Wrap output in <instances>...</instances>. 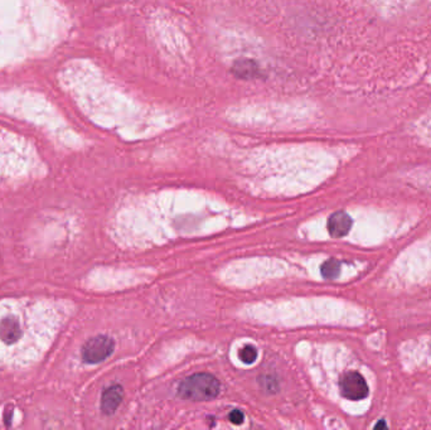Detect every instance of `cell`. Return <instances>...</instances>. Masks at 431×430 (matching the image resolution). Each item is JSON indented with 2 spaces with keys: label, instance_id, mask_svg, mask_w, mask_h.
<instances>
[{
  "label": "cell",
  "instance_id": "cell-1",
  "mask_svg": "<svg viewBox=\"0 0 431 430\" xmlns=\"http://www.w3.org/2000/svg\"><path fill=\"white\" fill-rule=\"evenodd\" d=\"M63 321L60 302L48 298L0 301V367L22 369L45 355Z\"/></svg>",
  "mask_w": 431,
  "mask_h": 430
},
{
  "label": "cell",
  "instance_id": "cell-2",
  "mask_svg": "<svg viewBox=\"0 0 431 430\" xmlns=\"http://www.w3.org/2000/svg\"><path fill=\"white\" fill-rule=\"evenodd\" d=\"M36 166L30 144L21 136L0 130V183L25 177Z\"/></svg>",
  "mask_w": 431,
  "mask_h": 430
},
{
  "label": "cell",
  "instance_id": "cell-3",
  "mask_svg": "<svg viewBox=\"0 0 431 430\" xmlns=\"http://www.w3.org/2000/svg\"><path fill=\"white\" fill-rule=\"evenodd\" d=\"M221 391V384L211 374H196L180 383L178 393L183 399L209 401L215 399Z\"/></svg>",
  "mask_w": 431,
  "mask_h": 430
},
{
  "label": "cell",
  "instance_id": "cell-4",
  "mask_svg": "<svg viewBox=\"0 0 431 430\" xmlns=\"http://www.w3.org/2000/svg\"><path fill=\"white\" fill-rule=\"evenodd\" d=\"M115 343L107 336H97L82 348V360L86 363H98L105 361L114 352Z\"/></svg>",
  "mask_w": 431,
  "mask_h": 430
},
{
  "label": "cell",
  "instance_id": "cell-5",
  "mask_svg": "<svg viewBox=\"0 0 431 430\" xmlns=\"http://www.w3.org/2000/svg\"><path fill=\"white\" fill-rule=\"evenodd\" d=\"M341 391L348 400H362L368 395V385L358 372H348L341 380Z\"/></svg>",
  "mask_w": 431,
  "mask_h": 430
},
{
  "label": "cell",
  "instance_id": "cell-6",
  "mask_svg": "<svg viewBox=\"0 0 431 430\" xmlns=\"http://www.w3.org/2000/svg\"><path fill=\"white\" fill-rule=\"evenodd\" d=\"M352 219L346 212H335L328 219V231L332 237L339 239L350 233Z\"/></svg>",
  "mask_w": 431,
  "mask_h": 430
},
{
  "label": "cell",
  "instance_id": "cell-7",
  "mask_svg": "<svg viewBox=\"0 0 431 430\" xmlns=\"http://www.w3.org/2000/svg\"><path fill=\"white\" fill-rule=\"evenodd\" d=\"M123 398H124V391L121 386L112 385L107 387L103 393V398H101V409L105 414L107 416L114 414L116 409L119 408Z\"/></svg>",
  "mask_w": 431,
  "mask_h": 430
},
{
  "label": "cell",
  "instance_id": "cell-8",
  "mask_svg": "<svg viewBox=\"0 0 431 430\" xmlns=\"http://www.w3.org/2000/svg\"><path fill=\"white\" fill-rule=\"evenodd\" d=\"M233 75L238 76V78L242 80H250L255 78L260 74V69L256 62L251 60H238L235 62L232 68Z\"/></svg>",
  "mask_w": 431,
  "mask_h": 430
},
{
  "label": "cell",
  "instance_id": "cell-9",
  "mask_svg": "<svg viewBox=\"0 0 431 430\" xmlns=\"http://www.w3.org/2000/svg\"><path fill=\"white\" fill-rule=\"evenodd\" d=\"M320 272H322V277H323L324 279H335V278H338L339 274H341V263L337 261L335 259L327 260L324 264L322 265Z\"/></svg>",
  "mask_w": 431,
  "mask_h": 430
},
{
  "label": "cell",
  "instance_id": "cell-10",
  "mask_svg": "<svg viewBox=\"0 0 431 430\" xmlns=\"http://www.w3.org/2000/svg\"><path fill=\"white\" fill-rule=\"evenodd\" d=\"M238 357L246 365H253L257 358V350L251 345H247L238 351Z\"/></svg>",
  "mask_w": 431,
  "mask_h": 430
},
{
  "label": "cell",
  "instance_id": "cell-11",
  "mask_svg": "<svg viewBox=\"0 0 431 430\" xmlns=\"http://www.w3.org/2000/svg\"><path fill=\"white\" fill-rule=\"evenodd\" d=\"M229 419H230L231 423L238 424H238L244 423L245 416H244V413L240 411V410H232L230 416H229Z\"/></svg>",
  "mask_w": 431,
  "mask_h": 430
}]
</instances>
